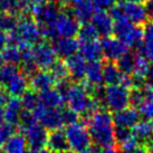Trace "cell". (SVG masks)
<instances>
[{"instance_id": "cell-1", "label": "cell", "mask_w": 153, "mask_h": 153, "mask_svg": "<svg viewBox=\"0 0 153 153\" xmlns=\"http://www.w3.org/2000/svg\"><path fill=\"white\" fill-rule=\"evenodd\" d=\"M83 122L88 128L94 145L101 149L115 146L114 123L110 111L100 108L91 116L83 119Z\"/></svg>"}, {"instance_id": "cell-2", "label": "cell", "mask_w": 153, "mask_h": 153, "mask_svg": "<svg viewBox=\"0 0 153 153\" xmlns=\"http://www.w3.org/2000/svg\"><path fill=\"white\" fill-rule=\"evenodd\" d=\"M65 102L71 110L81 115L82 119L88 117L101 108L100 104L89 95L82 83H73Z\"/></svg>"}, {"instance_id": "cell-3", "label": "cell", "mask_w": 153, "mask_h": 153, "mask_svg": "<svg viewBox=\"0 0 153 153\" xmlns=\"http://www.w3.org/2000/svg\"><path fill=\"white\" fill-rule=\"evenodd\" d=\"M113 35L126 44L130 48H137L144 40L143 26L134 25L128 19H120L114 22Z\"/></svg>"}, {"instance_id": "cell-4", "label": "cell", "mask_w": 153, "mask_h": 153, "mask_svg": "<svg viewBox=\"0 0 153 153\" xmlns=\"http://www.w3.org/2000/svg\"><path fill=\"white\" fill-rule=\"evenodd\" d=\"M62 10L63 8L57 0H44L31 9L30 16L36 20L39 28L43 29L55 26Z\"/></svg>"}, {"instance_id": "cell-5", "label": "cell", "mask_w": 153, "mask_h": 153, "mask_svg": "<svg viewBox=\"0 0 153 153\" xmlns=\"http://www.w3.org/2000/svg\"><path fill=\"white\" fill-rule=\"evenodd\" d=\"M65 133L67 136L69 149L77 153L86 152L93 143L86 124L81 121L75 124L67 125Z\"/></svg>"}, {"instance_id": "cell-6", "label": "cell", "mask_w": 153, "mask_h": 153, "mask_svg": "<svg viewBox=\"0 0 153 153\" xmlns=\"http://www.w3.org/2000/svg\"><path fill=\"white\" fill-rule=\"evenodd\" d=\"M15 33L17 34V36L20 39V42L22 44V46H24V45L35 46L40 42H43L40 28L31 16H22V18L19 19V22H18V26L15 30Z\"/></svg>"}, {"instance_id": "cell-7", "label": "cell", "mask_w": 153, "mask_h": 153, "mask_svg": "<svg viewBox=\"0 0 153 153\" xmlns=\"http://www.w3.org/2000/svg\"><path fill=\"white\" fill-rule=\"evenodd\" d=\"M104 106L112 113L128 107V89L122 85L106 86L104 92Z\"/></svg>"}, {"instance_id": "cell-8", "label": "cell", "mask_w": 153, "mask_h": 153, "mask_svg": "<svg viewBox=\"0 0 153 153\" xmlns=\"http://www.w3.org/2000/svg\"><path fill=\"white\" fill-rule=\"evenodd\" d=\"M34 115L37 123L44 126L47 131L58 130L64 125L62 119V111L59 108H49L39 104L38 107L34 111Z\"/></svg>"}, {"instance_id": "cell-9", "label": "cell", "mask_w": 153, "mask_h": 153, "mask_svg": "<svg viewBox=\"0 0 153 153\" xmlns=\"http://www.w3.org/2000/svg\"><path fill=\"white\" fill-rule=\"evenodd\" d=\"M81 24L74 18L68 9H63L55 24V30L58 37L75 38L79 30Z\"/></svg>"}, {"instance_id": "cell-10", "label": "cell", "mask_w": 153, "mask_h": 153, "mask_svg": "<svg viewBox=\"0 0 153 153\" xmlns=\"http://www.w3.org/2000/svg\"><path fill=\"white\" fill-rule=\"evenodd\" d=\"M33 54L35 64L40 71H48L51 65L57 60L55 51L48 42L43 40L33 46Z\"/></svg>"}, {"instance_id": "cell-11", "label": "cell", "mask_w": 153, "mask_h": 153, "mask_svg": "<svg viewBox=\"0 0 153 153\" xmlns=\"http://www.w3.org/2000/svg\"><path fill=\"white\" fill-rule=\"evenodd\" d=\"M122 15L125 19H128L132 24L143 26L145 22H149V17L146 13V9L143 4H136L130 1H120L117 2Z\"/></svg>"}, {"instance_id": "cell-12", "label": "cell", "mask_w": 153, "mask_h": 153, "mask_svg": "<svg viewBox=\"0 0 153 153\" xmlns=\"http://www.w3.org/2000/svg\"><path fill=\"white\" fill-rule=\"evenodd\" d=\"M101 45L103 49V57H105L106 60L110 62L119 60L122 56L130 51V47L126 44L112 36L102 37Z\"/></svg>"}, {"instance_id": "cell-13", "label": "cell", "mask_w": 153, "mask_h": 153, "mask_svg": "<svg viewBox=\"0 0 153 153\" xmlns=\"http://www.w3.org/2000/svg\"><path fill=\"white\" fill-rule=\"evenodd\" d=\"M51 46L59 59H67L79 51V42L75 38L58 37L53 40Z\"/></svg>"}, {"instance_id": "cell-14", "label": "cell", "mask_w": 153, "mask_h": 153, "mask_svg": "<svg viewBox=\"0 0 153 153\" xmlns=\"http://www.w3.org/2000/svg\"><path fill=\"white\" fill-rule=\"evenodd\" d=\"M112 117H113V123L116 128H133L141 121L139 111L131 106L113 113Z\"/></svg>"}, {"instance_id": "cell-15", "label": "cell", "mask_w": 153, "mask_h": 153, "mask_svg": "<svg viewBox=\"0 0 153 153\" xmlns=\"http://www.w3.org/2000/svg\"><path fill=\"white\" fill-rule=\"evenodd\" d=\"M69 73V78L74 83H82L85 79L86 67H87V60L83 56L77 53L72 57L65 60Z\"/></svg>"}, {"instance_id": "cell-16", "label": "cell", "mask_w": 153, "mask_h": 153, "mask_svg": "<svg viewBox=\"0 0 153 153\" xmlns=\"http://www.w3.org/2000/svg\"><path fill=\"white\" fill-rule=\"evenodd\" d=\"M25 137L30 149H43L47 145L48 132L40 124L36 123L25 131Z\"/></svg>"}, {"instance_id": "cell-17", "label": "cell", "mask_w": 153, "mask_h": 153, "mask_svg": "<svg viewBox=\"0 0 153 153\" xmlns=\"http://www.w3.org/2000/svg\"><path fill=\"white\" fill-rule=\"evenodd\" d=\"M91 24L94 26L98 35L102 37H107V36L113 35L114 20L111 17L110 13H107V11L96 10L91 19Z\"/></svg>"}, {"instance_id": "cell-18", "label": "cell", "mask_w": 153, "mask_h": 153, "mask_svg": "<svg viewBox=\"0 0 153 153\" xmlns=\"http://www.w3.org/2000/svg\"><path fill=\"white\" fill-rule=\"evenodd\" d=\"M28 86H29L28 78L22 72H18L13 77H10L2 87L10 96L22 97V94L28 89Z\"/></svg>"}, {"instance_id": "cell-19", "label": "cell", "mask_w": 153, "mask_h": 153, "mask_svg": "<svg viewBox=\"0 0 153 153\" xmlns=\"http://www.w3.org/2000/svg\"><path fill=\"white\" fill-rule=\"evenodd\" d=\"M56 84L55 78L51 76L48 71H40L35 74L34 76L29 78V87L37 93L45 92L47 89L54 88Z\"/></svg>"}, {"instance_id": "cell-20", "label": "cell", "mask_w": 153, "mask_h": 153, "mask_svg": "<svg viewBox=\"0 0 153 153\" xmlns=\"http://www.w3.org/2000/svg\"><path fill=\"white\" fill-rule=\"evenodd\" d=\"M68 10L81 25L91 22L94 13L96 11L92 0H82L76 4H74L73 7L68 8Z\"/></svg>"}, {"instance_id": "cell-21", "label": "cell", "mask_w": 153, "mask_h": 153, "mask_svg": "<svg viewBox=\"0 0 153 153\" xmlns=\"http://www.w3.org/2000/svg\"><path fill=\"white\" fill-rule=\"evenodd\" d=\"M47 149L53 153H62L64 151L69 150L67 136L65 131L62 128L54 130L48 133V140H47Z\"/></svg>"}, {"instance_id": "cell-22", "label": "cell", "mask_w": 153, "mask_h": 153, "mask_svg": "<svg viewBox=\"0 0 153 153\" xmlns=\"http://www.w3.org/2000/svg\"><path fill=\"white\" fill-rule=\"evenodd\" d=\"M4 121L9 124H13V125H18L19 122V116L22 108V100L20 97H13L10 96L8 98V101L4 105Z\"/></svg>"}, {"instance_id": "cell-23", "label": "cell", "mask_w": 153, "mask_h": 153, "mask_svg": "<svg viewBox=\"0 0 153 153\" xmlns=\"http://www.w3.org/2000/svg\"><path fill=\"white\" fill-rule=\"evenodd\" d=\"M87 62L101 60L103 57V49L101 40H93L87 43H79V51H78Z\"/></svg>"}, {"instance_id": "cell-24", "label": "cell", "mask_w": 153, "mask_h": 153, "mask_svg": "<svg viewBox=\"0 0 153 153\" xmlns=\"http://www.w3.org/2000/svg\"><path fill=\"white\" fill-rule=\"evenodd\" d=\"M123 74L119 69L115 62L106 60L103 64V83L106 86L120 85Z\"/></svg>"}, {"instance_id": "cell-25", "label": "cell", "mask_w": 153, "mask_h": 153, "mask_svg": "<svg viewBox=\"0 0 153 153\" xmlns=\"http://www.w3.org/2000/svg\"><path fill=\"white\" fill-rule=\"evenodd\" d=\"M132 132L136 140L140 142L141 145H148L153 141V128L152 124L148 120H141L134 128H132Z\"/></svg>"}, {"instance_id": "cell-26", "label": "cell", "mask_w": 153, "mask_h": 153, "mask_svg": "<svg viewBox=\"0 0 153 153\" xmlns=\"http://www.w3.org/2000/svg\"><path fill=\"white\" fill-rule=\"evenodd\" d=\"M28 143L24 134L13 133L4 145V152L6 153H27Z\"/></svg>"}, {"instance_id": "cell-27", "label": "cell", "mask_w": 153, "mask_h": 153, "mask_svg": "<svg viewBox=\"0 0 153 153\" xmlns=\"http://www.w3.org/2000/svg\"><path fill=\"white\" fill-rule=\"evenodd\" d=\"M85 82L91 85L98 86L103 84V64L101 60L87 62L85 74Z\"/></svg>"}, {"instance_id": "cell-28", "label": "cell", "mask_w": 153, "mask_h": 153, "mask_svg": "<svg viewBox=\"0 0 153 153\" xmlns=\"http://www.w3.org/2000/svg\"><path fill=\"white\" fill-rule=\"evenodd\" d=\"M39 101L42 105L49 108H60L65 103V100L56 91L55 87L39 93Z\"/></svg>"}, {"instance_id": "cell-29", "label": "cell", "mask_w": 153, "mask_h": 153, "mask_svg": "<svg viewBox=\"0 0 153 153\" xmlns=\"http://www.w3.org/2000/svg\"><path fill=\"white\" fill-rule=\"evenodd\" d=\"M135 60L136 54L128 51L125 55L122 56L119 60H116L115 63L123 75H132L133 71H134V66H135Z\"/></svg>"}, {"instance_id": "cell-30", "label": "cell", "mask_w": 153, "mask_h": 153, "mask_svg": "<svg viewBox=\"0 0 153 153\" xmlns=\"http://www.w3.org/2000/svg\"><path fill=\"white\" fill-rule=\"evenodd\" d=\"M20 100H22V108L27 111H31V112H34L40 104L39 94L33 91V89H27L22 95Z\"/></svg>"}, {"instance_id": "cell-31", "label": "cell", "mask_w": 153, "mask_h": 153, "mask_svg": "<svg viewBox=\"0 0 153 153\" xmlns=\"http://www.w3.org/2000/svg\"><path fill=\"white\" fill-rule=\"evenodd\" d=\"M77 36H78V42L79 43H87V42L97 40V37L100 35L91 22H86V24H82L81 25Z\"/></svg>"}, {"instance_id": "cell-32", "label": "cell", "mask_w": 153, "mask_h": 153, "mask_svg": "<svg viewBox=\"0 0 153 153\" xmlns=\"http://www.w3.org/2000/svg\"><path fill=\"white\" fill-rule=\"evenodd\" d=\"M48 72L51 73V76L55 78L56 82L69 78V73H68L66 62L63 59H59V58H57V60L51 65V68L48 69Z\"/></svg>"}, {"instance_id": "cell-33", "label": "cell", "mask_w": 153, "mask_h": 153, "mask_svg": "<svg viewBox=\"0 0 153 153\" xmlns=\"http://www.w3.org/2000/svg\"><path fill=\"white\" fill-rule=\"evenodd\" d=\"M2 58L6 64L10 65H16L22 63V53L20 49L17 46H13V45H8V46L4 48L2 53Z\"/></svg>"}, {"instance_id": "cell-34", "label": "cell", "mask_w": 153, "mask_h": 153, "mask_svg": "<svg viewBox=\"0 0 153 153\" xmlns=\"http://www.w3.org/2000/svg\"><path fill=\"white\" fill-rule=\"evenodd\" d=\"M19 22L17 16L10 13H0V31H4L6 34H10L16 30Z\"/></svg>"}, {"instance_id": "cell-35", "label": "cell", "mask_w": 153, "mask_h": 153, "mask_svg": "<svg viewBox=\"0 0 153 153\" xmlns=\"http://www.w3.org/2000/svg\"><path fill=\"white\" fill-rule=\"evenodd\" d=\"M145 100H146L145 87H132L131 89H128V101L131 107L137 110L145 102Z\"/></svg>"}, {"instance_id": "cell-36", "label": "cell", "mask_w": 153, "mask_h": 153, "mask_svg": "<svg viewBox=\"0 0 153 153\" xmlns=\"http://www.w3.org/2000/svg\"><path fill=\"white\" fill-rule=\"evenodd\" d=\"M0 13H10L17 17L22 15V9L18 0H0Z\"/></svg>"}, {"instance_id": "cell-37", "label": "cell", "mask_w": 153, "mask_h": 153, "mask_svg": "<svg viewBox=\"0 0 153 153\" xmlns=\"http://www.w3.org/2000/svg\"><path fill=\"white\" fill-rule=\"evenodd\" d=\"M37 123L36 117L34 115V112L27 110H22L19 116V122H18V126L20 128V130L25 132L27 128H29L30 126H33Z\"/></svg>"}, {"instance_id": "cell-38", "label": "cell", "mask_w": 153, "mask_h": 153, "mask_svg": "<svg viewBox=\"0 0 153 153\" xmlns=\"http://www.w3.org/2000/svg\"><path fill=\"white\" fill-rule=\"evenodd\" d=\"M133 132L132 128H114V139H115V144H117L121 146L124 144L126 141L133 137Z\"/></svg>"}, {"instance_id": "cell-39", "label": "cell", "mask_w": 153, "mask_h": 153, "mask_svg": "<svg viewBox=\"0 0 153 153\" xmlns=\"http://www.w3.org/2000/svg\"><path fill=\"white\" fill-rule=\"evenodd\" d=\"M62 119H63V124L66 126L71 125V124H75L81 121L79 114H77L75 111L71 110L69 107L62 110Z\"/></svg>"}, {"instance_id": "cell-40", "label": "cell", "mask_w": 153, "mask_h": 153, "mask_svg": "<svg viewBox=\"0 0 153 153\" xmlns=\"http://www.w3.org/2000/svg\"><path fill=\"white\" fill-rule=\"evenodd\" d=\"M15 133V125L4 122L0 125V148L4 146L10 136Z\"/></svg>"}, {"instance_id": "cell-41", "label": "cell", "mask_w": 153, "mask_h": 153, "mask_svg": "<svg viewBox=\"0 0 153 153\" xmlns=\"http://www.w3.org/2000/svg\"><path fill=\"white\" fill-rule=\"evenodd\" d=\"M95 10L98 11H107L117 4V0H92Z\"/></svg>"}, {"instance_id": "cell-42", "label": "cell", "mask_w": 153, "mask_h": 153, "mask_svg": "<svg viewBox=\"0 0 153 153\" xmlns=\"http://www.w3.org/2000/svg\"><path fill=\"white\" fill-rule=\"evenodd\" d=\"M73 81H69V78H66V79H62V81H57L55 84V89L58 92V93L63 96L64 100H66V96H67L69 89L72 87Z\"/></svg>"}, {"instance_id": "cell-43", "label": "cell", "mask_w": 153, "mask_h": 153, "mask_svg": "<svg viewBox=\"0 0 153 153\" xmlns=\"http://www.w3.org/2000/svg\"><path fill=\"white\" fill-rule=\"evenodd\" d=\"M137 111L144 120H148V121L153 120V104L150 103L149 101L145 100V102L137 108Z\"/></svg>"}, {"instance_id": "cell-44", "label": "cell", "mask_w": 153, "mask_h": 153, "mask_svg": "<svg viewBox=\"0 0 153 153\" xmlns=\"http://www.w3.org/2000/svg\"><path fill=\"white\" fill-rule=\"evenodd\" d=\"M144 31V40L153 42V20H149L143 25Z\"/></svg>"}, {"instance_id": "cell-45", "label": "cell", "mask_w": 153, "mask_h": 153, "mask_svg": "<svg viewBox=\"0 0 153 153\" xmlns=\"http://www.w3.org/2000/svg\"><path fill=\"white\" fill-rule=\"evenodd\" d=\"M57 1L59 2V4L62 6L63 9H68L71 8V7H73L74 4H76L77 2L82 1V0H57Z\"/></svg>"}, {"instance_id": "cell-46", "label": "cell", "mask_w": 153, "mask_h": 153, "mask_svg": "<svg viewBox=\"0 0 153 153\" xmlns=\"http://www.w3.org/2000/svg\"><path fill=\"white\" fill-rule=\"evenodd\" d=\"M8 34L0 31V51H4V48L8 46Z\"/></svg>"}, {"instance_id": "cell-47", "label": "cell", "mask_w": 153, "mask_h": 153, "mask_svg": "<svg viewBox=\"0 0 153 153\" xmlns=\"http://www.w3.org/2000/svg\"><path fill=\"white\" fill-rule=\"evenodd\" d=\"M145 9H146V13L150 20H153V0H148L144 4Z\"/></svg>"}, {"instance_id": "cell-48", "label": "cell", "mask_w": 153, "mask_h": 153, "mask_svg": "<svg viewBox=\"0 0 153 153\" xmlns=\"http://www.w3.org/2000/svg\"><path fill=\"white\" fill-rule=\"evenodd\" d=\"M145 93H146V101L153 104V88L151 87H145Z\"/></svg>"}, {"instance_id": "cell-49", "label": "cell", "mask_w": 153, "mask_h": 153, "mask_svg": "<svg viewBox=\"0 0 153 153\" xmlns=\"http://www.w3.org/2000/svg\"><path fill=\"white\" fill-rule=\"evenodd\" d=\"M100 153H121V152H120V150H117L115 146H110V148L101 149Z\"/></svg>"}, {"instance_id": "cell-50", "label": "cell", "mask_w": 153, "mask_h": 153, "mask_svg": "<svg viewBox=\"0 0 153 153\" xmlns=\"http://www.w3.org/2000/svg\"><path fill=\"white\" fill-rule=\"evenodd\" d=\"M27 153H53L51 151L47 149V148H43V149H30V151H28Z\"/></svg>"}, {"instance_id": "cell-51", "label": "cell", "mask_w": 153, "mask_h": 153, "mask_svg": "<svg viewBox=\"0 0 153 153\" xmlns=\"http://www.w3.org/2000/svg\"><path fill=\"white\" fill-rule=\"evenodd\" d=\"M100 151H101V148H98V146H96V145L92 144L91 145V148L84 153H100Z\"/></svg>"}, {"instance_id": "cell-52", "label": "cell", "mask_w": 153, "mask_h": 153, "mask_svg": "<svg viewBox=\"0 0 153 153\" xmlns=\"http://www.w3.org/2000/svg\"><path fill=\"white\" fill-rule=\"evenodd\" d=\"M4 107H0V125L2 123H4Z\"/></svg>"}, {"instance_id": "cell-53", "label": "cell", "mask_w": 153, "mask_h": 153, "mask_svg": "<svg viewBox=\"0 0 153 153\" xmlns=\"http://www.w3.org/2000/svg\"><path fill=\"white\" fill-rule=\"evenodd\" d=\"M124 1H130V2H136V4H145L148 0H124Z\"/></svg>"}, {"instance_id": "cell-54", "label": "cell", "mask_w": 153, "mask_h": 153, "mask_svg": "<svg viewBox=\"0 0 153 153\" xmlns=\"http://www.w3.org/2000/svg\"><path fill=\"white\" fill-rule=\"evenodd\" d=\"M145 148L149 150L150 153H153V141L151 142V143H149L148 145H145Z\"/></svg>"}, {"instance_id": "cell-55", "label": "cell", "mask_w": 153, "mask_h": 153, "mask_svg": "<svg viewBox=\"0 0 153 153\" xmlns=\"http://www.w3.org/2000/svg\"><path fill=\"white\" fill-rule=\"evenodd\" d=\"M4 58H2V55H1V53H0V68H1L4 65Z\"/></svg>"}, {"instance_id": "cell-56", "label": "cell", "mask_w": 153, "mask_h": 153, "mask_svg": "<svg viewBox=\"0 0 153 153\" xmlns=\"http://www.w3.org/2000/svg\"><path fill=\"white\" fill-rule=\"evenodd\" d=\"M62 153H77V152H75V151H73V150H67V151H64V152H62Z\"/></svg>"}, {"instance_id": "cell-57", "label": "cell", "mask_w": 153, "mask_h": 153, "mask_svg": "<svg viewBox=\"0 0 153 153\" xmlns=\"http://www.w3.org/2000/svg\"><path fill=\"white\" fill-rule=\"evenodd\" d=\"M151 124H152V128H153V120L151 121Z\"/></svg>"}, {"instance_id": "cell-58", "label": "cell", "mask_w": 153, "mask_h": 153, "mask_svg": "<svg viewBox=\"0 0 153 153\" xmlns=\"http://www.w3.org/2000/svg\"><path fill=\"white\" fill-rule=\"evenodd\" d=\"M1 153H6V152H1Z\"/></svg>"}]
</instances>
